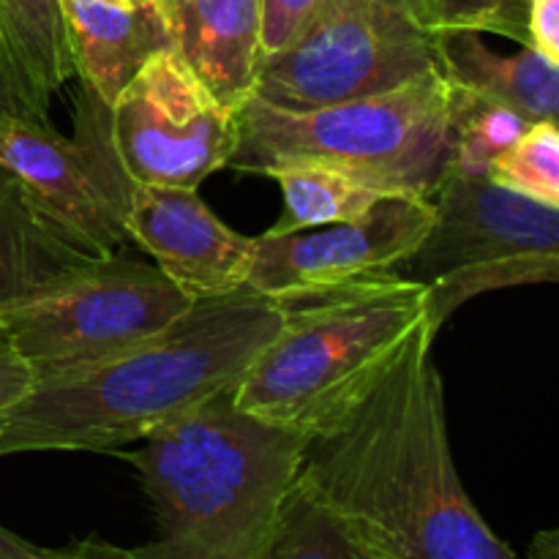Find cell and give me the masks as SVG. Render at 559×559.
I'll return each instance as SVG.
<instances>
[{
	"label": "cell",
	"instance_id": "ac0fdd59",
	"mask_svg": "<svg viewBox=\"0 0 559 559\" xmlns=\"http://www.w3.org/2000/svg\"><path fill=\"white\" fill-rule=\"evenodd\" d=\"M265 178L276 180L284 194V216L278 218L276 227L267 229L271 235L353 222L388 197L385 191L374 189L353 175L314 167V164H289V167L267 169Z\"/></svg>",
	"mask_w": 559,
	"mask_h": 559
},
{
	"label": "cell",
	"instance_id": "83f0119b",
	"mask_svg": "<svg viewBox=\"0 0 559 559\" xmlns=\"http://www.w3.org/2000/svg\"><path fill=\"white\" fill-rule=\"evenodd\" d=\"M55 555H58V549H44V546L31 544V540L20 538L0 524V559H55Z\"/></svg>",
	"mask_w": 559,
	"mask_h": 559
},
{
	"label": "cell",
	"instance_id": "4316f807",
	"mask_svg": "<svg viewBox=\"0 0 559 559\" xmlns=\"http://www.w3.org/2000/svg\"><path fill=\"white\" fill-rule=\"evenodd\" d=\"M55 559H134V557H131V549L115 546V544H109V540L85 538V540H76V544L58 549Z\"/></svg>",
	"mask_w": 559,
	"mask_h": 559
},
{
	"label": "cell",
	"instance_id": "f1b7e54d",
	"mask_svg": "<svg viewBox=\"0 0 559 559\" xmlns=\"http://www.w3.org/2000/svg\"><path fill=\"white\" fill-rule=\"evenodd\" d=\"M9 118H33L31 112H27L25 102H22L20 91L14 87V82H11L9 71H5L3 60H0V120H9ZM36 120V118H33Z\"/></svg>",
	"mask_w": 559,
	"mask_h": 559
},
{
	"label": "cell",
	"instance_id": "4dcf8cb0",
	"mask_svg": "<svg viewBox=\"0 0 559 559\" xmlns=\"http://www.w3.org/2000/svg\"><path fill=\"white\" fill-rule=\"evenodd\" d=\"M115 3H126V0H115Z\"/></svg>",
	"mask_w": 559,
	"mask_h": 559
},
{
	"label": "cell",
	"instance_id": "4fadbf2b",
	"mask_svg": "<svg viewBox=\"0 0 559 559\" xmlns=\"http://www.w3.org/2000/svg\"><path fill=\"white\" fill-rule=\"evenodd\" d=\"M60 5L74 76L107 107L147 60L175 47L162 0H60Z\"/></svg>",
	"mask_w": 559,
	"mask_h": 559
},
{
	"label": "cell",
	"instance_id": "6da1fadb",
	"mask_svg": "<svg viewBox=\"0 0 559 559\" xmlns=\"http://www.w3.org/2000/svg\"><path fill=\"white\" fill-rule=\"evenodd\" d=\"M435 338L420 322L385 377L306 442L295 480L388 559H519L459 478Z\"/></svg>",
	"mask_w": 559,
	"mask_h": 559
},
{
	"label": "cell",
	"instance_id": "7402d4cb",
	"mask_svg": "<svg viewBox=\"0 0 559 559\" xmlns=\"http://www.w3.org/2000/svg\"><path fill=\"white\" fill-rule=\"evenodd\" d=\"M424 31L497 33L527 44L530 0H399Z\"/></svg>",
	"mask_w": 559,
	"mask_h": 559
},
{
	"label": "cell",
	"instance_id": "7c38bea8",
	"mask_svg": "<svg viewBox=\"0 0 559 559\" xmlns=\"http://www.w3.org/2000/svg\"><path fill=\"white\" fill-rule=\"evenodd\" d=\"M126 235L191 304L224 298L249 284L257 238L227 227L194 189L134 183Z\"/></svg>",
	"mask_w": 559,
	"mask_h": 559
},
{
	"label": "cell",
	"instance_id": "2e32d148",
	"mask_svg": "<svg viewBox=\"0 0 559 559\" xmlns=\"http://www.w3.org/2000/svg\"><path fill=\"white\" fill-rule=\"evenodd\" d=\"M91 260L96 257L58 227L0 164V306L38 293Z\"/></svg>",
	"mask_w": 559,
	"mask_h": 559
},
{
	"label": "cell",
	"instance_id": "9c48e42d",
	"mask_svg": "<svg viewBox=\"0 0 559 559\" xmlns=\"http://www.w3.org/2000/svg\"><path fill=\"white\" fill-rule=\"evenodd\" d=\"M238 109L175 47L147 60L109 107V136L131 183L194 189L238 147Z\"/></svg>",
	"mask_w": 559,
	"mask_h": 559
},
{
	"label": "cell",
	"instance_id": "d4e9b609",
	"mask_svg": "<svg viewBox=\"0 0 559 559\" xmlns=\"http://www.w3.org/2000/svg\"><path fill=\"white\" fill-rule=\"evenodd\" d=\"M31 382V369L20 358L16 347L11 344L9 333H5L3 322H0V431H3L5 418L16 407V402L27 393Z\"/></svg>",
	"mask_w": 559,
	"mask_h": 559
},
{
	"label": "cell",
	"instance_id": "44dd1931",
	"mask_svg": "<svg viewBox=\"0 0 559 559\" xmlns=\"http://www.w3.org/2000/svg\"><path fill=\"white\" fill-rule=\"evenodd\" d=\"M489 180L519 197L559 207V126L538 120L491 164Z\"/></svg>",
	"mask_w": 559,
	"mask_h": 559
},
{
	"label": "cell",
	"instance_id": "8992f818",
	"mask_svg": "<svg viewBox=\"0 0 559 559\" xmlns=\"http://www.w3.org/2000/svg\"><path fill=\"white\" fill-rule=\"evenodd\" d=\"M189 309L191 300L156 265L115 251L0 306V322L36 380L120 353Z\"/></svg>",
	"mask_w": 559,
	"mask_h": 559
},
{
	"label": "cell",
	"instance_id": "ffe728a7",
	"mask_svg": "<svg viewBox=\"0 0 559 559\" xmlns=\"http://www.w3.org/2000/svg\"><path fill=\"white\" fill-rule=\"evenodd\" d=\"M557 276L559 254H519L480 262V265L453 267L424 284L426 325L437 336L451 314H456L467 300L508 287H524V284H551L557 282Z\"/></svg>",
	"mask_w": 559,
	"mask_h": 559
},
{
	"label": "cell",
	"instance_id": "3957f363",
	"mask_svg": "<svg viewBox=\"0 0 559 559\" xmlns=\"http://www.w3.org/2000/svg\"><path fill=\"white\" fill-rule=\"evenodd\" d=\"M300 435L243 413L224 391L169 420L134 451L158 540L134 559H262L298 478Z\"/></svg>",
	"mask_w": 559,
	"mask_h": 559
},
{
	"label": "cell",
	"instance_id": "d6986e66",
	"mask_svg": "<svg viewBox=\"0 0 559 559\" xmlns=\"http://www.w3.org/2000/svg\"><path fill=\"white\" fill-rule=\"evenodd\" d=\"M262 559H388L295 480Z\"/></svg>",
	"mask_w": 559,
	"mask_h": 559
},
{
	"label": "cell",
	"instance_id": "cb8c5ba5",
	"mask_svg": "<svg viewBox=\"0 0 559 559\" xmlns=\"http://www.w3.org/2000/svg\"><path fill=\"white\" fill-rule=\"evenodd\" d=\"M322 0H260L262 58L287 47L320 11ZM260 58V60H262Z\"/></svg>",
	"mask_w": 559,
	"mask_h": 559
},
{
	"label": "cell",
	"instance_id": "8fae6325",
	"mask_svg": "<svg viewBox=\"0 0 559 559\" xmlns=\"http://www.w3.org/2000/svg\"><path fill=\"white\" fill-rule=\"evenodd\" d=\"M435 224L396 276L426 284L440 273L519 254H559V207L519 197L489 178L442 180Z\"/></svg>",
	"mask_w": 559,
	"mask_h": 559
},
{
	"label": "cell",
	"instance_id": "277c9868",
	"mask_svg": "<svg viewBox=\"0 0 559 559\" xmlns=\"http://www.w3.org/2000/svg\"><path fill=\"white\" fill-rule=\"evenodd\" d=\"M473 96L442 71L377 96L317 109H282L251 96L238 109L227 167L249 175L314 164L388 197H435L451 173L456 131Z\"/></svg>",
	"mask_w": 559,
	"mask_h": 559
},
{
	"label": "cell",
	"instance_id": "f546056e",
	"mask_svg": "<svg viewBox=\"0 0 559 559\" xmlns=\"http://www.w3.org/2000/svg\"><path fill=\"white\" fill-rule=\"evenodd\" d=\"M527 559H559V535L555 530L535 535Z\"/></svg>",
	"mask_w": 559,
	"mask_h": 559
},
{
	"label": "cell",
	"instance_id": "52a82bcc",
	"mask_svg": "<svg viewBox=\"0 0 559 559\" xmlns=\"http://www.w3.org/2000/svg\"><path fill=\"white\" fill-rule=\"evenodd\" d=\"M437 69L435 33L399 0H322L287 47L260 60L254 98L282 109L331 107Z\"/></svg>",
	"mask_w": 559,
	"mask_h": 559
},
{
	"label": "cell",
	"instance_id": "5b68a950",
	"mask_svg": "<svg viewBox=\"0 0 559 559\" xmlns=\"http://www.w3.org/2000/svg\"><path fill=\"white\" fill-rule=\"evenodd\" d=\"M424 320V284L402 276L287 306L276 336L229 391L233 402L314 440L385 377Z\"/></svg>",
	"mask_w": 559,
	"mask_h": 559
},
{
	"label": "cell",
	"instance_id": "30bf717a",
	"mask_svg": "<svg viewBox=\"0 0 559 559\" xmlns=\"http://www.w3.org/2000/svg\"><path fill=\"white\" fill-rule=\"evenodd\" d=\"M435 224L429 197H385L353 222L257 235L249 284L282 306L342 293L355 284L396 276Z\"/></svg>",
	"mask_w": 559,
	"mask_h": 559
},
{
	"label": "cell",
	"instance_id": "5bb4252c",
	"mask_svg": "<svg viewBox=\"0 0 559 559\" xmlns=\"http://www.w3.org/2000/svg\"><path fill=\"white\" fill-rule=\"evenodd\" d=\"M175 49L229 107L254 96L260 69V0H162Z\"/></svg>",
	"mask_w": 559,
	"mask_h": 559
},
{
	"label": "cell",
	"instance_id": "9a60e30c",
	"mask_svg": "<svg viewBox=\"0 0 559 559\" xmlns=\"http://www.w3.org/2000/svg\"><path fill=\"white\" fill-rule=\"evenodd\" d=\"M484 33H435L437 66L451 85L486 104L513 109L530 123L557 120L559 115V63L535 49L522 47L502 55L484 41Z\"/></svg>",
	"mask_w": 559,
	"mask_h": 559
},
{
	"label": "cell",
	"instance_id": "e0dca14e",
	"mask_svg": "<svg viewBox=\"0 0 559 559\" xmlns=\"http://www.w3.org/2000/svg\"><path fill=\"white\" fill-rule=\"evenodd\" d=\"M0 60L27 112L47 120L52 96L74 76L60 0H0Z\"/></svg>",
	"mask_w": 559,
	"mask_h": 559
},
{
	"label": "cell",
	"instance_id": "7a4b0ae2",
	"mask_svg": "<svg viewBox=\"0 0 559 559\" xmlns=\"http://www.w3.org/2000/svg\"><path fill=\"white\" fill-rule=\"evenodd\" d=\"M287 306L254 293L191 304L173 325L93 364L36 377L0 431L11 453H118L233 391Z\"/></svg>",
	"mask_w": 559,
	"mask_h": 559
},
{
	"label": "cell",
	"instance_id": "603a6c76",
	"mask_svg": "<svg viewBox=\"0 0 559 559\" xmlns=\"http://www.w3.org/2000/svg\"><path fill=\"white\" fill-rule=\"evenodd\" d=\"M530 120L500 104H486L473 96L456 131L451 173L467 178H489V169L524 131Z\"/></svg>",
	"mask_w": 559,
	"mask_h": 559
},
{
	"label": "cell",
	"instance_id": "ba28073f",
	"mask_svg": "<svg viewBox=\"0 0 559 559\" xmlns=\"http://www.w3.org/2000/svg\"><path fill=\"white\" fill-rule=\"evenodd\" d=\"M0 164L91 257L131 243L126 213L134 183L109 136V107L93 93L76 96L71 134L55 131L49 120H0Z\"/></svg>",
	"mask_w": 559,
	"mask_h": 559
},
{
	"label": "cell",
	"instance_id": "484cf974",
	"mask_svg": "<svg viewBox=\"0 0 559 559\" xmlns=\"http://www.w3.org/2000/svg\"><path fill=\"white\" fill-rule=\"evenodd\" d=\"M551 63H559V0H530L527 44Z\"/></svg>",
	"mask_w": 559,
	"mask_h": 559
}]
</instances>
